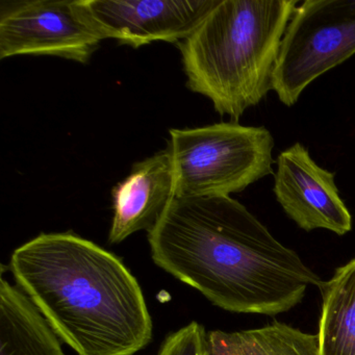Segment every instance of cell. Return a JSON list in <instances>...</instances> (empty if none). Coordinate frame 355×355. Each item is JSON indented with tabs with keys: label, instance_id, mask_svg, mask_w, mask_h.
I'll use <instances>...</instances> for the list:
<instances>
[{
	"label": "cell",
	"instance_id": "1",
	"mask_svg": "<svg viewBox=\"0 0 355 355\" xmlns=\"http://www.w3.org/2000/svg\"><path fill=\"white\" fill-rule=\"evenodd\" d=\"M148 243L155 265L232 313L279 315L322 284L232 197L174 196Z\"/></svg>",
	"mask_w": 355,
	"mask_h": 355
},
{
	"label": "cell",
	"instance_id": "2",
	"mask_svg": "<svg viewBox=\"0 0 355 355\" xmlns=\"http://www.w3.org/2000/svg\"><path fill=\"white\" fill-rule=\"evenodd\" d=\"M10 270L78 355H132L153 338L136 277L91 241L71 232L39 234L14 251Z\"/></svg>",
	"mask_w": 355,
	"mask_h": 355
},
{
	"label": "cell",
	"instance_id": "3",
	"mask_svg": "<svg viewBox=\"0 0 355 355\" xmlns=\"http://www.w3.org/2000/svg\"><path fill=\"white\" fill-rule=\"evenodd\" d=\"M299 0H218L178 42L187 87L234 122L272 90L284 33Z\"/></svg>",
	"mask_w": 355,
	"mask_h": 355
},
{
	"label": "cell",
	"instance_id": "4",
	"mask_svg": "<svg viewBox=\"0 0 355 355\" xmlns=\"http://www.w3.org/2000/svg\"><path fill=\"white\" fill-rule=\"evenodd\" d=\"M169 134L175 196L230 197L274 174V139L263 126L221 122Z\"/></svg>",
	"mask_w": 355,
	"mask_h": 355
},
{
	"label": "cell",
	"instance_id": "5",
	"mask_svg": "<svg viewBox=\"0 0 355 355\" xmlns=\"http://www.w3.org/2000/svg\"><path fill=\"white\" fill-rule=\"evenodd\" d=\"M355 53V0H305L284 33L272 91L286 107Z\"/></svg>",
	"mask_w": 355,
	"mask_h": 355
},
{
	"label": "cell",
	"instance_id": "6",
	"mask_svg": "<svg viewBox=\"0 0 355 355\" xmlns=\"http://www.w3.org/2000/svg\"><path fill=\"white\" fill-rule=\"evenodd\" d=\"M80 0H3L0 5V59L51 55L80 64L103 42Z\"/></svg>",
	"mask_w": 355,
	"mask_h": 355
},
{
	"label": "cell",
	"instance_id": "7",
	"mask_svg": "<svg viewBox=\"0 0 355 355\" xmlns=\"http://www.w3.org/2000/svg\"><path fill=\"white\" fill-rule=\"evenodd\" d=\"M218 0H80L103 40L139 49L153 42L188 38Z\"/></svg>",
	"mask_w": 355,
	"mask_h": 355
},
{
	"label": "cell",
	"instance_id": "8",
	"mask_svg": "<svg viewBox=\"0 0 355 355\" xmlns=\"http://www.w3.org/2000/svg\"><path fill=\"white\" fill-rule=\"evenodd\" d=\"M273 192L284 213L305 232L322 228L344 236L352 228L334 173L318 165L301 143L278 155Z\"/></svg>",
	"mask_w": 355,
	"mask_h": 355
},
{
	"label": "cell",
	"instance_id": "9",
	"mask_svg": "<svg viewBox=\"0 0 355 355\" xmlns=\"http://www.w3.org/2000/svg\"><path fill=\"white\" fill-rule=\"evenodd\" d=\"M112 196V244L121 243L140 230H153L175 196L169 149L135 163L128 178L114 187Z\"/></svg>",
	"mask_w": 355,
	"mask_h": 355
},
{
	"label": "cell",
	"instance_id": "10",
	"mask_svg": "<svg viewBox=\"0 0 355 355\" xmlns=\"http://www.w3.org/2000/svg\"><path fill=\"white\" fill-rule=\"evenodd\" d=\"M0 355H65L59 336L30 297L0 280Z\"/></svg>",
	"mask_w": 355,
	"mask_h": 355
},
{
	"label": "cell",
	"instance_id": "11",
	"mask_svg": "<svg viewBox=\"0 0 355 355\" xmlns=\"http://www.w3.org/2000/svg\"><path fill=\"white\" fill-rule=\"evenodd\" d=\"M319 321L321 355H355V259L322 282Z\"/></svg>",
	"mask_w": 355,
	"mask_h": 355
},
{
	"label": "cell",
	"instance_id": "12",
	"mask_svg": "<svg viewBox=\"0 0 355 355\" xmlns=\"http://www.w3.org/2000/svg\"><path fill=\"white\" fill-rule=\"evenodd\" d=\"M209 355H321L318 334L274 322L242 331L207 334Z\"/></svg>",
	"mask_w": 355,
	"mask_h": 355
},
{
	"label": "cell",
	"instance_id": "13",
	"mask_svg": "<svg viewBox=\"0 0 355 355\" xmlns=\"http://www.w3.org/2000/svg\"><path fill=\"white\" fill-rule=\"evenodd\" d=\"M157 355H209L205 328L197 322L180 328L164 340Z\"/></svg>",
	"mask_w": 355,
	"mask_h": 355
}]
</instances>
